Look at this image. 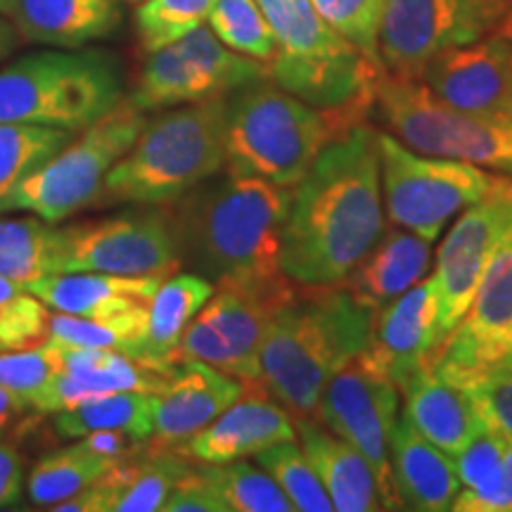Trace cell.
I'll list each match as a JSON object with an SVG mask.
<instances>
[{
  "mask_svg": "<svg viewBox=\"0 0 512 512\" xmlns=\"http://www.w3.org/2000/svg\"><path fill=\"white\" fill-rule=\"evenodd\" d=\"M121 102L117 60L100 50H46L0 69V124H38L76 133Z\"/></svg>",
  "mask_w": 512,
  "mask_h": 512,
  "instance_id": "52a82bcc",
  "label": "cell"
},
{
  "mask_svg": "<svg viewBox=\"0 0 512 512\" xmlns=\"http://www.w3.org/2000/svg\"><path fill=\"white\" fill-rule=\"evenodd\" d=\"M12 3H15V0H0V15H3V17H10V12H12Z\"/></svg>",
  "mask_w": 512,
  "mask_h": 512,
  "instance_id": "816d5d0a",
  "label": "cell"
},
{
  "mask_svg": "<svg viewBox=\"0 0 512 512\" xmlns=\"http://www.w3.org/2000/svg\"><path fill=\"white\" fill-rule=\"evenodd\" d=\"M72 140V133L62 128L38 124H0V202L17 188L24 178L41 169Z\"/></svg>",
  "mask_w": 512,
  "mask_h": 512,
  "instance_id": "836d02e7",
  "label": "cell"
},
{
  "mask_svg": "<svg viewBox=\"0 0 512 512\" xmlns=\"http://www.w3.org/2000/svg\"><path fill=\"white\" fill-rule=\"evenodd\" d=\"M64 273L93 271L133 278H169L183 264L169 211H128L112 219L67 228Z\"/></svg>",
  "mask_w": 512,
  "mask_h": 512,
  "instance_id": "9a60e30c",
  "label": "cell"
},
{
  "mask_svg": "<svg viewBox=\"0 0 512 512\" xmlns=\"http://www.w3.org/2000/svg\"><path fill=\"white\" fill-rule=\"evenodd\" d=\"M50 337L69 347L112 349L140 361L147 337V309L100 318L69 316L57 311L50 316Z\"/></svg>",
  "mask_w": 512,
  "mask_h": 512,
  "instance_id": "d6a6232c",
  "label": "cell"
},
{
  "mask_svg": "<svg viewBox=\"0 0 512 512\" xmlns=\"http://www.w3.org/2000/svg\"><path fill=\"white\" fill-rule=\"evenodd\" d=\"M69 256L67 228L38 216L0 219V275L19 287L64 273Z\"/></svg>",
  "mask_w": 512,
  "mask_h": 512,
  "instance_id": "f546056e",
  "label": "cell"
},
{
  "mask_svg": "<svg viewBox=\"0 0 512 512\" xmlns=\"http://www.w3.org/2000/svg\"><path fill=\"white\" fill-rule=\"evenodd\" d=\"M216 285L200 273H174L159 283L147 309V337L140 361L152 366H171L178 344L192 318L200 313Z\"/></svg>",
  "mask_w": 512,
  "mask_h": 512,
  "instance_id": "f1b7e54d",
  "label": "cell"
},
{
  "mask_svg": "<svg viewBox=\"0 0 512 512\" xmlns=\"http://www.w3.org/2000/svg\"><path fill=\"white\" fill-rule=\"evenodd\" d=\"M126 3H143V0H126Z\"/></svg>",
  "mask_w": 512,
  "mask_h": 512,
  "instance_id": "f5cc1de1",
  "label": "cell"
},
{
  "mask_svg": "<svg viewBox=\"0 0 512 512\" xmlns=\"http://www.w3.org/2000/svg\"><path fill=\"white\" fill-rule=\"evenodd\" d=\"M190 463L174 453H159L143 460V463H131L124 486L119 489L112 503V512H155L164 508L178 479L190 470Z\"/></svg>",
  "mask_w": 512,
  "mask_h": 512,
  "instance_id": "74e56055",
  "label": "cell"
},
{
  "mask_svg": "<svg viewBox=\"0 0 512 512\" xmlns=\"http://www.w3.org/2000/svg\"><path fill=\"white\" fill-rule=\"evenodd\" d=\"M143 126V112L131 98H121L114 110L83 128L79 138L69 140L41 169L24 178L0 202V214L31 211L38 219L60 223L91 207L112 166L131 150Z\"/></svg>",
  "mask_w": 512,
  "mask_h": 512,
  "instance_id": "ba28073f",
  "label": "cell"
},
{
  "mask_svg": "<svg viewBox=\"0 0 512 512\" xmlns=\"http://www.w3.org/2000/svg\"><path fill=\"white\" fill-rule=\"evenodd\" d=\"M254 463L261 465L278 482L280 489L290 498L294 510L302 512H330L332 501L313 470L311 460L297 441H278L254 456Z\"/></svg>",
  "mask_w": 512,
  "mask_h": 512,
  "instance_id": "d590c367",
  "label": "cell"
},
{
  "mask_svg": "<svg viewBox=\"0 0 512 512\" xmlns=\"http://www.w3.org/2000/svg\"><path fill=\"white\" fill-rule=\"evenodd\" d=\"M472 401L486 425L512 439V366L491 370L467 384Z\"/></svg>",
  "mask_w": 512,
  "mask_h": 512,
  "instance_id": "7bdbcfd3",
  "label": "cell"
},
{
  "mask_svg": "<svg viewBox=\"0 0 512 512\" xmlns=\"http://www.w3.org/2000/svg\"><path fill=\"white\" fill-rule=\"evenodd\" d=\"M159 283H162L159 278L74 271L34 280V283L24 285V292L34 294L53 311L69 313V316L100 318L150 309Z\"/></svg>",
  "mask_w": 512,
  "mask_h": 512,
  "instance_id": "cb8c5ba5",
  "label": "cell"
},
{
  "mask_svg": "<svg viewBox=\"0 0 512 512\" xmlns=\"http://www.w3.org/2000/svg\"><path fill=\"white\" fill-rule=\"evenodd\" d=\"M256 3L275 36L268 79L306 105L337 114L347 126L363 124L375 105L382 64L339 36L311 0Z\"/></svg>",
  "mask_w": 512,
  "mask_h": 512,
  "instance_id": "277c9868",
  "label": "cell"
},
{
  "mask_svg": "<svg viewBox=\"0 0 512 512\" xmlns=\"http://www.w3.org/2000/svg\"><path fill=\"white\" fill-rule=\"evenodd\" d=\"M226 98L202 62L181 41L147 53L131 100L140 112Z\"/></svg>",
  "mask_w": 512,
  "mask_h": 512,
  "instance_id": "83f0119b",
  "label": "cell"
},
{
  "mask_svg": "<svg viewBox=\"0 0 512 512\" xmlns=\"http://www.w3.org/2000/svg\"><path fill=\"white\" fill-rule=\"evenodd\" d=\"M508 439L491 425L479 427L475 437L456 453V470L460 477V486L465 489H477V486L489 484L498 475L503 463V453Z\"/></svg>",
  "mask_w": 512,
  "mask_h": 512,
  "instance_id": "b9f144b4",
  "label": "cell"
},
{
  "mask_svg": "<svg viewBox=\"0 0 512 512\" xmlns=\"http://www.w3.org/2000/svg\"><path fill=\"white\" fill-rule=\"evenodd\" d=\"M401 394L406 396L403 415L422 437L451 458L463 451L467 441L484 425L470 392L439 377L430 366L415 375Z\"/></svg>",
  "mask_w": 512,
  "mask_h": 512,
  "instance_id": "4316f807",
  "label": "cell"
},
{
  "mask_svg": "<svg viewBox=\"0 0 512 512\" xmlns=\"http://www.w3.org/2000/svg\"><path fill=\"white\" fill-rule=\"evenodd\" d=\"M228 98V95H226ZM226 98L190 102L145 121L107 174L102 204H169L226 169Z\"/></svg>",
  "mask_w": 512,
  "mask_h": 512,
  "instance_id": "5b68a950",
  "label": "cell"
},
{
  "mask_svg": "<svg viewBox=\"0 0 512 512\" xmlns=\"http://www.w3.org/2000/svg\"><path fill=\"white\" fill-rule=\"evenodd\" d=\"M83 444H86L91 451L100 453V456L105 458H124L128 451H133V448L138 446L136 437H131V434L126 432H119V430H98V432H91L86 434V437H81Z\"/></svg>",
  "mask_w": 512,
  "mask_h": 512,
  "instance_id": "7dc6e473",
  "label": "cell"
},
{
  "mask_svg": "<svg viewBox=\"0 0 512 512\" xmlns=\"http://www.w3.org/2000/svg\"><path fill=\"white\" fill-rule=\"evenodd\" d=\"M169 373L171 366H152L121 351L62 344V370L34 408L41 413H62L95 396L114 392L159 394L169 380Z\"/></svg>",
  "mask_w": 512,
  "mask_h": 512,
  "instance_id": "d6986e66",
  "label": "cell"
},
{
  "mask_svg": "<svg viewBox=\"0 0 512 512\" xmlns=\"http://www.w3.org/2000/svg\"><path fill=\"white\" fill-rule=\"evenodd\" d=\"M57 432L81 439L98 430H119L136 439L155 434V394L114 392L83 401L81 406L57 413Z\"/></svg>",
  "mask_w": 512,
  "mask_h": 512,
  "instance_id": "4dcf8cb0",
  "label": "cell"
},
{
  "mask_svg": "<svg viewBox=\"0 0 512 512\" xmlns=\"http://www.w3.org/2000/svg\"><path fill=\"white\" fill-rule=\"evenodd\" d=\"M427 366L463 389L491 370L512 366V226L486 261L465 316L437 344Z\"/></svg>",
  "mask_w": 512,
  "mask_h": 512,
  "instance_id": "4fadbf2b",
  "label": "cell"
},
{
  "mask_svg": "<svg viewBox=\"0 0 512 512\" xmlns=\"http://www.w3.org/2000/svg\"><path fill=\"white\" fill-rule=\"evenodd\" d=\"M349 128L264 76L226 98V171L294 188L323 147Z\"/></svg>",
  "mask_w": 512,
  "mask_h": 512,
  "instance_id": "8992f818",
  "label": "cell"
},
{
  "mask_svg": "<svg viewBox=\"0 0 512 512\" xmlns=\"http://www.w3.org/2000/svg\"><path fill=\"white\" fill-rule=\"evenodd\" d=\"M399 387L361 356L339 368L316 408L318 422L363 453L380 482L387 510L401 508L389 463V439L399 420Z\"/></svg>",
  "mask_w": 512,
  "mask_h": 512,
  "instance_id": "5bb4252c",
  "label": "cell"
},
{
  "mask_svg": "<svg viewBox=\"0 0 512 512\" xmlns=\"http://www.w3.org/2000/svg\"><path fill=\"white\" fill-rule=\"evenodd\" d=\"M62 370V344H46L22 351H0V384L15 392L29 408L36 406L48 384Z\"/></svg>",
  "mask_w": 512,
  "mask_h": 512,
  "instance_id": "ab89813d",
  "label": "cell"
},
{
  "mask_svg": "<svg viewBox=\"0 0 512 512\" xmlns=\"http://www.w3.org/2000/svg\"><path fill=\"white\" fill-rule=\"evenodd\" d=\"M292 190L230 171L197 185L171 214L183 261L214 285H264L283 278L280 245Z\"/></svg>",
  "mask_w": 512,
  "mask_h": 512,
  "instance_id": "7a4b0ae2",
  "label": "cell"
},
{
  "mask_svg": "<svg viewBox=\"0 0 512 512\" xmlns=\"http://www.w3.org/2000/svg\"><path fill=\"white\" fill-rule=\"evenodd\" d=\"M441 339L437 280L430 275L375 313L370 342L358 356L403 392L427 368Z\"/></svg>",
  "mask_w": 512,
  "mask_h": 512,
  "instance_id": "ac0fdd59",
  "label": "cell"
},
{
  "mask_svg": "<svg viewBox=\"0 0 512 512\" xmlns=\"http://www.w3.org/2000/svg\"><path fill=\"white\" fill-rule=\"evenodd\" d=\"M311 3L339 36L354 43L373 62L382 64L377 55V34H380L387 0H311Z\"/></svg>",
  "mask_w": 512,
  "mask_h": 512,
  "instance_id": "60d3db41",
  "label": "cell"
},
{
  "mask_svg": "<svg viewBox=\"0 0 512 512\" xmlns=\"http://www.w3.org/2000/svg\"><path fill=\"white\" fill-rule=\"evenodd\" d=\"M294 432L309 456L313 470L339 512L387 510L380 482L361 451L332 434L313 415H292Z\"/></svg>",
  "mask_w": 512,
  "mask_h": 512,
  "instance_id": "7402d4cb",
  "label": "cell"
},
{
  "mask_svg": "<svg viewBox=\"0 0 512 512\" xmlns=\"http://www.w3.org/2000/svg\"><path fill=\"white\" fill-rule=\"evenodd\" d=\"M510 17L512 0H387L377 55L389 76L415 81L434 55L489 36Z\"/></svg>",
  "mask_w": 512,
  "mask_h": 512,
  "instance_id": "7c38bea8",
  "label": "cell"
},
{
  "mask_svg": "<svg viewBox=\"0 0 512 512\" xmlns=\"http://www.w3.org/2000/svg\"><path fill=\"white\" fill-rule=\"evenodd\" d=\"M24 465L15 448L0 444V510L12 508L22 496Z\"/></svg>",
  "mask_w": 512,
  "mask_h": 512,
  "instance_id": "bcb514c9",
  "label": "cell"
},
{
  "mask_svg": "<svg viewBox=\"0 0 512 512\" xmlns=\"http://www.w3.org/2000/svg\"><path fill=\"white\" fill-rule=\"evenodd\" d=\"M415 81L458 112L512 117V17L475 43L434 55Z\"/></svg>",
  "mask_w": 512,
  "mask_h": 512,
  "instance_id": "e0dca14e",
  "label": "cell"
},
{
  "mask_svg": "<svg viewBox=\"0 0 512 512\" xmlns=\"http://www.w3.org/2000/svg\"><path fill=\"white\" fill-rule=\"evenodd\" d=\"M114 463L117 460L91 451L83 441L60 448V451L38 460L31 470L27 482L31 503L41 505V508H53V505L67 501L86 486L98 482Z\"/></svg>",
  "mask_w": 512,
  "mask_h": 512,
  "instance_id": "1f68e13d",
  "label": "cell"
},
{
  "mask_svg": "<svg viewBox=\"0 0 512 512\" xmlns=\"http://www.w3.org/2000/svg\"><path fill=\"white\" fill-rule=\"evenodd\" d=\"M387 131L425 155L463 159L512 174V117H479L444 105L413 79L380 74L375 86Z\"/></svg>",
  "mask_w": 512,
  "mask_h": 512,
  "instance_id": "30bf717a",
  "label": "cell"
},
{
  "mask_svg": "<svg viewBox=\"0 0 512 512\" xmlns=\"http://www.w3.org/2000/svg\"><path fill=\"white\" fill-rule=\"evenodd\" d=\"M430 264V242L401 226L384 228L382 238L358 261L342 285L356 299L380 311L418 285L430 271Z\"/></svg>",
  "mask_w": 512,
  "mask_h": 512,
  "instance_id": "484cf974",
  "label": "cell"
},
{
  "mask_svg": "<svg viewBox=\"0 0 512 512\" xmlns=\"http://www.w3.org/2000/svg\"><path fill=\"white\" fill-rule=\"evenodd\" d=\"M207 22L223 46L235 53L264 64L275 55L273 29L256 0H216Z\"/></svg>",
  "mask_w": 512,
  "mask_h": 512,
  "instance_id": "8d00e7d4",
  "label": "cell"
},
{
  "mask_svg": "<svg viewBox=\"0 0 512 512\" xmlns=\"http://www.w3.org/2000/svg\"><path fill=\"white\" fill-rule=\"evenodd\" d=\"M297 290L287 275L264 285L221 283L183 332L176 358H200L242 382H261V349L273 313Z\"/></svg>",
  "mask_w": 512,
  "mask_h": 512,
  "instance_id": "8fae6325",
  "label": "cell"
},
{
  "mask_svg": "<svg viewBox=\"0 0 512 512\" xmlns=\"http://www.w3.org/2000/svg\"><path fill=\"white\" fill-rule=\"evenodd\" d=\"M245 392V382L209 366L200 358H176L169 380L155 394V434L162 444H185L233 406Z\"/></svg>",
  "mask_w": 512,
  "mask_h": 512,
  "instance_id": "ffe728a7",
  "label": "cell"
},
{
  "mask_svg": "<svg viewBox=\"0 0 512 512\" xmlns=\"http://www.w3.org/2000/svg\"><path fill=\"white\" fill-rule=\"evenodd\" d=\"M294 418L287 408L261 392L242 396L228 406L219 418L183 444V453L197 463L223 465L256 456L278 441H292Z\"/></svg>",
  "mask_w": 512,
  "mask_h": 512,
  "instance_id": "44dd1931",
  "label": "cell"
},
{
  "mask_svg": "<svg viewBox=\"0 0 512 512\" xmlns=\"http://www.w3.org/2000/svg\"><path fill=\"white\" fill-rule=\"evenodd\" d=\"M380 143L368 121L323 147L294 185L280 245L292 283L328 287L347 280L384 233Z\"/></svg>",
  "mask_w": 512,
  "mask_h": 512,
  "instance_id": "6da1fadb",
  "label": "cell"
},
{
  "mask_svg": "<svg viewBox=\"0 0 512 512\" xmlns=\"http://www.w3.org/2000/svg\"><path fill=\"white\" fill-rule=\"evenodd\" d=\"M22 294H24V287H19L17 283H12V280L0 275V316H3L12 304L22 297Z\"/></svg>",
  "mask_w": 512,
  "mask_h": 512,
  "instance_id": "f907efd6",
  "label": "cell"
},
{
  "mask_svg": "<svg viewBox=\"0 0 512 512\" xmlns=\"http://www.w3.org/2000/svg\"><path fill=\"white\" fill-rule=\"evenodd\" d=\"M24 408H29L27 403L19 399L15 392H10L8 387L0 384V432H3Z\"/></svg>",
  "mask_w": 512,
  "mask_h": 512,
  "instance_id": "c3c4849f",
  "label": "cell"
},
{
  "mask_svg": "<svg viewBox=\"0 0 512 512\" xmlns=\"http://www.w3.org/2000/svg\"><path fill=\"white\" fill-rule=\"evenodd\" d=\"M456 512H512V439H508L498 475L477 489L458 491Z\"/></svg>",
  "mask_w": 512,
  "mask_h": 512,
  "instance_id": "ee69618b",
  "label": "cell"
},
{
  "mask_svg": "<svg viewBox=\"0 0 512 512\" xmlns=\"http://www.w3.org/2000/svg\"><path fill=\"white\" fill-rule=\"evenodd\" d=\"M512 226V181L503 178L496 190L463 211L437 252L439 330H448L465 316L475 297L486 261Z\"/></svg>",
  "mask_w": 512,
  "mask_h": 512,
  "instance_id": "2e32d148",
  "label": "cell"
},
{
  "mask_svg": "<svg viewBox=\"0 0 512 512\" xmlns=\"http://www.w3.org/2000/svg\"><path fill=\"white\" fill-rule=\"evenodd\" d=\"M216 0H143L136 10V29L145 53L181 41L202 27Z\"/></svg>",
  "mask_w": 512,
  "mask_h": 512,
  "instance_id": "f35d334b",
  "label": "cell"
},
{
  "mask_svg": "<svg viewBox=\"0 0 512 512\" xmlns=\"http://www.w3.org/2000/svg\"><path fill=\"white\" fill-rule=\"evenodd\" d=\"M375 313L342 283L297 285L268 325L261 384L292 415H316L330 377L368 347Z\"/></svg>",
  "mask_w": 512,
  "mask_h": 512,
  "instance_id": "3957f363",
  "label": "cell"
},
{
  "mask_svg": "<svg viewBox=\"0 0 512 512\" xmlns=\"http://www.w3.org/2000/svg\"><path fill=\"white\" fill-rule=\"evenodd\" d=\"M230 512H292L294 505L261 465L245 458L223 465L200 463Z\"/></svg>",
  "mask_w": 512,
  "mask_h": 512,
  "instance_id": "e575fe53",
  "label": "cell"
},
{
  "mask_svg": "<svg viewBox=\"0 0 512 512\" xmlns=\"http://www.w3.org/2000/svg\"><path fill=\"white\" fill-rule=\"evenodd\" d=\"M389 463L401 508L418 512L453 510L460 477L451 456L415 430L406 415L396 420L389 439Z\"/></svg>",
  "mask_w": 512,
  "mask_h": 512,
  "instance_id": "603a6c76",
  "label": "cell"
},
{
  "mask_svg": "<svg viewBox=\"0 0 512 512\" xmlns=\"http://www.w3.org/2000/svg\"><path fill=\"white\" fill-rule=\"evenodd\" d=\"M164 512H230L216 486L209 482L202 467H190L178 479L169 498L164 501Z\"/></svg>",
  "mask_w": 512,
  "mask_h": 512,
  "instance_id": "f6af8a7d",
  "label": "cell"
},
{
  "mask_svg": "<svg viewBox=\"0 0 512 512\" xmlns=\"http://www.w3.org/2000/svg\"><path fill=\"white\" fill-rule=\"evenodd\" d=\"M387 214L422 240L441 238L446 223L498 188L503 176L463 159L425 155L389 131H377Z\"/></svg>",
  "mask_w": 512,
  "mask_h": 512,
  "instance_id": "9c48e42d",
  "label": "cell"
},
{
  "mask_svg": "<svg viewBox=\"0 0 512 512\" xmlns=\"http://www.w3.org/2000/svg\"><path fill=\"white\" fill-rule=\"evenodd\" d=\"M17 41H19V34L15 24L8 22V19H3V15H0V62L8 60L12 50L17 48Z\"/></svg>",
  "mask_w": 512,
  "mask_h": 512,
  "instance_id": "681fc988",
  "label": "cell"
},
{
  "mask_svg": "<svg viewBox=\"0 0 512 512\" xmlns=\"http://www.w3.org/2000/svg\"><path fill=\"white\" fill-rule=\"evenodd\" d=\"M121 17L119 0H15L10 12L22 41L74 50L112 36Z\"/></svg>",
  "mask_w": 512,
  "mask_h": 512,
  "instance_id": "d4e9b609",
  "label": "cell"
}]
</instances>
